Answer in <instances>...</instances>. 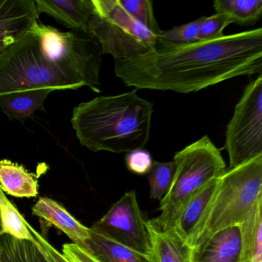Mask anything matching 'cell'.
Here are the masks:
<instances>
[{
    "mask_svg": "<svg viewBox=\"0 0 262 262\" xmlns=\"http://www.w3.org/2000/svg\"><path fill=\"white\" fill-rule=\"evenodd\" d=\"M116 76L137 90L196 93L242 76L261 74L262 29L198 41L159 46L145 56L115 60Z\"/></svg>",
    "mask_w": 262,
    "mask_h": 262,
    "instance_id": "1",
    "label": "cell"
},
{
    "mask_svg": "<svg viewBox=\"0 0 262 262\" xmlns=\"http://www.w3.org/2000/svg\"><path fill=\"white\" fill-rule=\"evenodd\" d=\"M137 91L99 96L75 107L71 122L81 145L94 152L116 154L144 148L150 139L153 104Z\"/></svg>",
    "mask_w": 262,
    "mask_h": 262,
    "instance_id": "2",
    "label": "cell"
},
{
    "mask_svg": "<svg viewBox=\"0 0 262 262\" xmlns=\"http://www.w3.org/2000/svg\"><path fill=\"white\" fill-rule=\"evenodd\" d=\"M261 199L262 156L225 170L219 178L215 194L188 245L193 248L220 230L240 225Z\"/></svg>",
    "mask_w": 262,
    "mask_h": 262,
    "instance_id": "3",
    "label": "cell"
},
{
    "mask_svg": "<svg viewBox=\"0 0 262 262\" xmlns=\"http://www.w3.org/2000/svg\"><path fill=\"white\" fill-rule=\"evenodd\" d=\"M84 86L77 76L53 65L42 56L30 27L0 53V96L40 89L56 91Z\"/></svg>",
    "mask_w": 262,
    "mask_h": 262,
    "instance_id": "4",
    "label": "cell"
},
{
    "mask_svg": "<svg viewBox=\"0 0 262 262\" xmlns=\"http://www.w3.org/2000/svg\"><path fill=\"white\" fill-rule=\"evenodd\" d=\"M176 172L172 185L161 200L157 219L172 227L173 222L185 202L199 188L220 177L226 165L221 151L208 136H203L176 153Z\"/></svg>",
    "mask_w": 262,
    "mask_h": 262,
    "instance_id": "5",
    "label": "cell"
},
{
    "mask_svg": "<svg viewBox=\"0 0 262 262\" xmlns=\"http://www.w3.org/2000/svg\"><path fill=\"white\" fill-rule=\"evenodd\" d=\"M94 14L89 34L100 45L102 54L115 60L134 59L156 50L158 35L130 16L118 0H93Z\"/></svg>",
    "mask_w": 262,
    "mask_h": 262,
    "instance_id": "6",
    "label": "cell"
},
{
    "mask_svg": "<svg viewBox=\"0 0 262 262\" xmlns=\"http://www.w3.org/2000/svg\"><path fill=\"white\" fill-rule=\"evenodd\" d=\"M229 168L262 156V76L251 81L236 105L225 132Z\"/></svg>",
    "mask_w": 262,
    "mask_h": 262,
    "instance_id": "7",
    "label": "cell"
},
{
    "mask_svg": "<svg viewBox=\"0 0 262 262\" xmlns=\"http://www.w3.org/2000/svg\"><path fill=\"white\" fill-rule=\"evenodd\" d=\"M91 228L152 258L147 220L142 215L135 190L125 193Z\"/></svg>",
    "mask_w": 262,
    "mask_h": 262,
    "instance_id": "8",
    "label": "cell"
},
{
    "mask_svg": "<svg viewBox=\"0 0 262 262\" xmlns=\"http://www.w3.org/2000/svg\"><path fill=\"white\" fill-rule=\"evenodd\" d=\"M240 225L224 228L191 248V262H241Z\"/></svg>",
    "mask_w": 262,
    "mask_h": 262,
    "instance_id": "9",
    "label": "cell"
},
{
    "mask_svg": "<svg viewBox=\"0 0 262 262\" xmlns=\"http://www.w3.org/2000/svg\"><path fill=\"white\" fill-rule=\"evenodd\" d=\"M34 0H0V53L39 19Z\"/></svg>",
    "mask_w": 262,
    "mask_h": 262,
    "instance_id": "10",
    "label": "cell"
},
{
    "mask_svg": "<svg viewBox=\"0 0 262 262\" xmlns=\"http://www.w3.org/2000/svg\"><path fill=\"white\" fill-rule=\"evenodd\" d=\"M153 261L191 262V248L182 240L174 228L157 217L147 220Z\"/></svg>",
    "mask_w": 262,
    "mask_h": 262,
    "instance_id": "11",
    "label": "cell"
},
{
    "mask_svg": "<svg viewBox=\"0 0 262 262\" xmlns=\"http://www.w3.org/2000/svg\"><path fill=\"white\" fill-rule=\"evenodd\" d=\"M38 15L45 13L74 31L89 34V23L94 14L93 0H34Z\"/></svg>",
    "mask_w": 262,
    "mask_h": 262,
    "instance_id": "12",
    "label": "cell"
},
{
    "mask_svg": "<svg viewBox=\"0 0 262 262\" xmlns=\"http://www.w3.org/2000/svg\"><path fill=\"white\" fill-rule=\"evenodd\" d=\"M219 178L212 179L197 190L185 202L174 219L172 228L187 244L197 229L212 201L217 189Z\"/></svg>",
    "mask_w": 262,
    "mask_h": 262,
    "instance_id": "13",
    "label": "cell"
},
{
    "mask_svg": "<svg viewBox=\"0 0 262 262\" xmlns=\"http://www.w3.org/2000/svg\"><path fill=\"white\" fill-rule=\"evenodd\" d=\"M33 214L65 233L73 243L85 248L90 237V228L75 219L65 208L49 198H40L32 208Z\"/></svg>",
    "mask_w": 262,
    "mask_h": 262,
    "instance_id": "14",
    "label": "cell"
},
{
    "mask_svg": "<svg viewBox=\"0 0 262 262\" xmlns=\"http://www.w3.org/2000/svg\"><path fill=\"white\" fill-rule=\"evenodd\" d=\"M50 89L14 92L0 96V108L10 119L24 121L34 116L38 110L43 111L44 103Z\"/></svg>",
    "mask_w": 262,
    "mask_h": 262,
    "instance_id": "15",
    "label": "cell"
},
{
    "mask_svg": "<svg viewBox=\"0 0 262 262\" xmlns=\"http://www.w3.org/2000/svg\"><path fill=\"white\" fill-rule=\"evenodd\" d=\"M84 249L100 262H154L151 257L120 245L91 228Z\"/></svg>",
    "mask_w": 262,
    "mask_h": 262,
    "instance_id": "16",
    "label": "cell"
},
{
    "mask_svg": "<svg viewBox=\"0 0 262 262\" xmlns=\"http://www.w3.org/2000/svg\"><path fill=\"white\" fill-rule=\"evenodd\" d=\"M38 179L23 165L11 161L0 160V188L4 192L17 198L38 195Z\"/></svg>",
    "mask_w": 262,
    "mask_h": 262,
    "instance_id": "17",
    "label": "cell"
},
{
    "mask_svg": "<svg viewBox=\"0 0 262 262\" xmlns=\"http://www.w3.org/2000/svg\"><path fill=\"white\" fill-rule=\"evenodd\" d=\"M0 262H54L36 241L0 233Z\"/></svg>",
    "mask_w": 262,
    "mask_h": 262,
    "instance_id": "18",
    "label": "cell"
},
{
    "mask_svg": "<svg viewBox=\"0 0 262 262\" xmlns=\"http://www.w3.org/2000/svg\"><path fill=\"white\" fill-rule=\"evenodd\" d=\"M241 262H262V199L240 225Z\"/></svg>",
    "mask_w": 262,
    "mask_h": 262,
    "instance_id": "19",
    "label": "cell"
},
{
    "mask_svg": "<svg viewBox=\"0 0 262 262\" xmlns=\"http://www.w3.org/2000/svg\"><path fill=\"white\" fill-rule=\"evenodd\" d=\"M213 7L241 27L254 25L262 16V0H214Z\"/></svg>",
    "mask_w": 262,
    "mask_h": 262,
    "instance_id": "20",
    "label": "cell"
},
{
    "mask_svg": "<svg viewBox=\"0 0 262 262\" xmlns=\"http://www.w3.org/2000/svg\"><path fill=\"white\" fill-rule=\"evenodd\" d=\"M29 225L0 188V233H7L19 239L34 241Z\"/></svg>",
    "mask_w": 262,
    "mask_h": 262,
    "instance_id": "21",
    "label": "cell"
},
{
    "mask_svg": "<svg viewBox=\"0 0 262 262\" xmlns=\"http://www.w3.org/2000/svg\"><path fill=\"white\" fill-rule=\"evenodd\" d=\"M176 172L174 161L154 162L148 174L151 199L162 200L169 191Z\"/></svg>",
    "mask_w": 262,
    "mask_h": 262,
    "instance_id": "22",
    "label": "cell"
},
{
    "mask_svg": "<svg viewBox=\"0 0 262 262\" xmlns=\"http://www.w3.org/2000/svg\"><path fill=\"white\" fill-rule=\"evenodd\" d=\"M205 16H202L196 20L179 27H173L171 30L161 31L158 36L159 46H185L198 42V34Z\"/></svg>",
    "mask_w": 262,
    "mask_h": 262,
    "instance_id": "23",
    "label": "cell"
},
{
    "mask_svg": "<svg viewBox=\"0 0 262 262\" xmlns=\"http://www.w3.org/2000/svg\"><path fill=\"white\" fill-rule=\"evenodd\" d=\"M119 5L135 19L148 27L159 36L161 29L154 14L152 1L150 0H118Z\"/></svg>",
    "mask_w": 262,
    "mask_h": 262,
    "instance_id": "24",
    "label": "cell"
},
{
    "mask_svg": "<svg viewBox=\"0 0 262 262\" xmlns=\"http://www.w3.org/2000/svg\"><path fill=\"white\" fill-rule=\"evenodd\" d=\"M232 24L227 15L215 13L210 17H205L198 34L199 41H211L220 39L225 27Z\"/></svg>",
    "mask_w": 262,
    "mask_h": 262,
    "instance_id": "25",
    "label": "cell"
},
{
    "mask_svg": "<svg viewBox=\"0 0 262 262\" xmlns=\"http://www.w3.org/2000/svg\"><path fill=\"white\" fill-rule=\"evenodd\" d=\"M153 162L154 161L151 154L144 148L127 153L125 156L127 168L134 174H139V176L148 174L152 166Z\"/></svg>",
    "mask_w": 262,
    "mask_h": 262,
    "instance_id": "26",
    "label": "cell"
},
{
    "mask_svg": "<svg viewBox=\"0 0 262 262\" xmlns=\"http://www.w3.org/2000/svg\"><path fill=\"white\" fill-rule=\"evenodd\" d=\"M62 254L70 262H100L86 250L74 243L65 244Z\"/></svg>",
    "mask_w": 262,
    "mask_h": 262,
    "instance_id": "27",
    "label": "cell"
},
{
    "mask_svg": "<svg viewBox=\"0 0 262 262\" xmlns=\"http://www.w3.org/2000/svg\"><path fill=\"white\" fill-rule=\"evenodd\" d=\"M29 228L30 231L33 234L34 237L35 241L42 247V249L44 250L46 253L50 256V258L54 262H70V260H67L63 254L60 251L56 250L51 244L49 243L48 241L42 237L39 233H38L31 225H29Z\"/></svg>",
    "mask_w": 262,
    "mask_h": 262,
    "instance_id": "28",
    "label": "cell"
}]
</instances>
